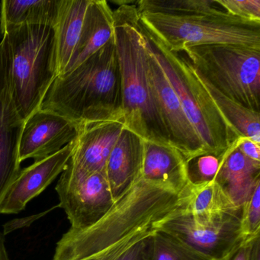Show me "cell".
Listing matches in <instances>:
<instances>
[{"mask_svg":"<svg viewBox=\"0 0 260 260\" xmlns=\"http://www.w3.org/2000/svg\"><path fill=\"white\" fill-rule=\"evenodd\" d=\"M177 208L176 192L140 176L96 223L65 233L56 245L53 260H81L100 255L128 239L159 229Z\"/></svg>","mask_w":260,"mask_h":260,"instance_id":"obj_1","label":"cell"},{"mask_svg":"<svg viewBox=\"0 0 260 260\" xmlns=\"http://www.w3.org/2000/svg\"><path fill=\"white\" fill-rule=\"evenodd\" d=\"M41 109L81 124L121 120L122 92L115 38L77 68L56 77Z\"/></svg>","mask_w":260,"mask_h":260,"instance_id":"obj_2","label":"cell"},{"mask_svg":"<svg viewBox=\"0 0 260 260\" xmlns=\"http://www.w3.org/2000/svg\"><path fill=\"white\" fill-rule=\"evenodd\" d=\"M113 20L124 127L146 142L174 147L156 112L150 91L146 68L147 50L135 4H120L113 11Z\"/></svg>","mask_w":260,"mask_h":260,"instance_id":"obj_3","label":"cell"},{"mask_svg":"<svg viewBox=\"0 0 260 260\" xmlns=\"http://www.w3.org/2000/svg\"><path fill=\"white\" fill-rule=\"evenodd\" d=\"M12 94L25 121L40 109L47 91L58 76L55 31L46 25H24L3 31Z\"/></svg>","mask_w":260,"mask_h":260,"instance_id":"obj_4","label":"cell"},{"mask_svg":"<svg viewBox=\"0 0 260 260\" xmlns=\"http://www.w3.org/2000/svg\"><path fill=\"white\" fill-rule=\"evenodd\" d=\"M140 27L146 47L160 66L208 153L223 154L240 135L220 115L185 54L170 51L141 22Z\"/></svg>","mask_w":260,"mask_h":260,"instance_id":"obj_5","label":"cell"},{"mask_svg":"<svg viewBox=\"0 0 260 260\" xmlns=\"http://www.w3.org/2000/svg\"><path fill=\"white\" fill-rule=\"evenodd\" d=\"M180 51L219 92L260 113V49L208 45L184 47Z\"/></svg>","mask_w":260,"mask_h":260,"instance_id":"obj_6","label":"cell"},{"mask_svg":"<svg viewBox=\"0 0 260 260\" xmlns=\"http://www.w3.org/2000/svg\"><path fill=\"white\" fill-rule=\"evenodd\" d=\"M141 23L172 51L184 47L233 45L260 49V24L220 14L177 16L139 13Z\"/></svg>","mask_w":260,"mask_h":260,"instance_id":"obj_7","label":"cell"},{"mask_svg":"<svg viewBox=\"0 0 260 260\" xmlns=\"http://www.w3.org/2000/svg\"><path fill=\"white\" fill-rule=\"evenodd\" d=\"M240 211L212 219L193 217L176 209L159 230L176 236L216 260H231L243 246Z\"/></svg>","mask_w":260,"mask_h":260,"instance_id":"obj_8","label":"cell"},{"mask_svg":"<svg viewBox=\"0 0 260 260\" xmlns=\"http://www.w3.org/2000/svg\"><path fill=\"white\" fill-rule=\"evenodd\" d=\"M55 189L71 229L77 231L96 223L115 202L105 171L83 173L68 164Z\"/></svg>","mask_w":260,"mask_h":260,"instance_id":"obj_9","label":"cell"},{"mask_svg":"<svg viewBox=\"0 0 260 260\" xmlns=\"http://www.w3.org/2000/svg\"><path fill=\"white\" fill-rule=\"evenodd\" d=\"M146 50V68L150 91L156 112L167 130L172 145L180 152L186 162L196 156L209 153L187 118L176 92L159 63L147 47Z\"/></svg>","mask_w":260,"mask_h":260,"instance_id":"obj_10","label":"cell"},{"mask_svg":"<svg viewBox=\"0 0 260 260\" xmlns=\"http://www.w3.org/2000/svg\"><path fill=\"white\" fill-rule=\"evenodd\" d=\"M25 121L16 109L4 43H0V207L20 173L19 145Z\"/></svg>","mask_w":260,"mask_h":260,"instance_id":"obj_11","label":"cell"},{"mask_svg":"<svg viewBox=\"0 0 260 260\" xmlns=\"http://www.w3.org/2000/svg\"><path fill=\"white\" fill-rule=\"evenodd\" d=\"M80 124L52 111L38 109L25 121L19 145V161L41 160L76 141Z\"/></svg>","mask_w":260,"mask_h":260,"instance_id":"obj_12","label":"cell"},{"mask_svg":"<svg viewBox=\"0 0 260 260\" xmlns=\"http://www.w3.org/2000/svg\"><path fill=\"white\" fill-rule=\"evenodd\" d=\"M76 141L57 153L35 161L21 170L1 204L0 214H19L30 201L46 189L66 168L75 148Z\"/></svg>","mask_w":260,"mask_h":260,"instance_id":"obj_13","label":"cell"},{"mask_svg":"<svg viewBox=\"0 0 260 260\" xmlns=\"http://www.w3.org/2000/svg\"><path fill=\"white\" fill-rule=\"evenodd\" d=\"M75 148L68 164L83 173L105 171L108 158L124 128L121 120L80 124Z\"/></svg>","mask_w":260,"mask_h":260,"instance_id":"obj_14","label":"cell"},{"mask_svg":"<svg viewBox=\"0 0 260 260\" xmlns=\"http://www.w3.org/2000/svg\"><path fill=\"white\" fill-rule=\"evenodd\" d=\"M144 144V140L124 127L112 149L105 173L115 201L141 176Z\"/></svg>","mask_w":260,"mask_h":260,"instance_id":"obj_15","label":"cell"},{"mask_svg":"<svg viewBox=\"0 0 260 260\" xmlns=\"http://www.w3.org/2000/svg\"><path fill=\"white\" fill-rule=\"evenodd\" d=\"M239 138L222 154L220 170L214 180L234 205L241 208L260 184V164L241 153L238 148Z\"/></svg>","mask_w":260,"mask_h":260,"instance_id":"obj_16","label":"cell"},{"mask_svg":"<svg viewBox=\"0 0 260 260\" xmlns=\"http://www.w3.org/2000/svg\"><path fill=\"white\" fill-rule=\"evenodd\" d=\"M113 39V11L105 0H90L78 42L63 74L75 69Z\"/></svg>","mask_w":260,"mask_h":260,"instance_id":"obj_17","label":"cell"},{"mask_svg":"<svg viewBox=\"0 0 260 260\" xmlns=\"http://www.w3.org/2000/svg\"><path fill=\"white\" fill-rule=\"evenodd\" d=\"M141 178L179 194L188 183L187 162L175 147L146 142Z\"/></svg>","mask_w":260,"mask_h":260,"instance_id":"obj_18","label":"cell"},{"mask_svg":"<svg viewBox=\"0 0 260 260\" xmlns=\"http://www.w3.org/2000/svg\"><path fill=\"white\" fill-rule=\"evenodd\" d=\"M178 209L194 217L212 219L237 212L234 205L217 181L203 183L188 182L178 194Z\"/></svg>","mask_w":260,"mask_h":260,"instance_id":"obj_19","label":"cell"},{"mask_svg":"<svg viewBox=\"0 0 260 260\" xmlns=\"http://www.w3.org/2000/svg\"><path fill=\"white\" fill-rule=\"evenodd\" d=\"M63 0H4L0 4V35L10 27L46 25L54 28Z\"/></svg>","mask_w":260,"mask_h":260,"instance_id":"obj_20","label":"cell"},{"mask_svg":"<svg viewBox=\"0 0 260 260\" xmlns=\"http://www.w3.org/2000/svg\"><path fill=\"white\" fill-rule=\"evenodd\" d=\"M90 0H63L54 27L58 75L63 74L78 42L85 13Z\"/></svg>","mask_w":260,"mask_h":260,"instance_id":"obj_21","label":"cell"},{"mask_svg":"<svg viewBox=\"0 0 260 260\" xmlns=\"http://www.w3.org/2000/svg\"><path fill=\"white\" fill-rule=\"evenodd\" d=\"M193 70L211 101L231 128L240 137L249 138L260 144L259 112L250 110L228 98L199 75L194 68Z\"/></svg>","mask_w":260,"mask_h":260,"instance_id":"obj_22","label":"cell"},{"mask_svg":"<svg viewBox=\"0 0 260 260\" xmlns=\"http://www.w3.org/2000/svg\"><path fill=\"white\" fill-rule=\"evenodd\" d=\"M135 5L139 13L177 16L226 13L217 0H141Z\"/></svg>","mask_w":260,"mask_h":260,"instance_id":"obj_23","label":"cell"},{"mask_svg":"<svg viewBox=\"0 0 260 260\" xmlns=\"http://www.w3.org/2000/svg\"><path fill=\"white\" fill-rule=\"evenodd\" d=\"M151 260H216L173 234L158 229L152 236Z\"/></svg>","mask_w":260,"mask_h":260,"instance_id":"obj_24","label":"cell"},{"mask_svg":"<svg viewBox=\"0 0 260 260\" xmlns=\"http://www.w3.org/2000/svg\"><path fill=\"white\" fill-rule=\"evenodd\" d=\"M240 229L243 245L260 237V184L242 205Z\"/></svg>","mask_w":260,"mask_h":260,"instance_id":"obj_25","label":"cell"},{"mask_svg":"<svg viewBox=\"0 0 260 260\" xmlns=\"http://www.w3.org/2000/svg\"><path fill=\"white\" fill-rule=\"evenodd\" d=\"M222 155L205 153L187 162L188 182L198 184L214 180L221 164Z\"/></svg>","mask_w":260,"mask_h":260,"instance_id":"obj_26","label":"cell"},{"mask_svg":"<svg viewBox=\"0 0 260 260\" xmlns=\"http://www.w3.org/2000/svg\"><path fill=\"white\" fill-rule=\"evenodd\" d=\"M230 16L246 22L260 24V0H217Z\"/></svg>","mask_w":260,"mask_h":260,"instance_id":"obj_27","label":"cell"},{"mask_svg":"<svg viewBox=\"0 0 260 260\" xmlns=\"http://www.w3.org/2000/svg\"><path fill=\"white\" fill-rule=\"evenodd\" d=\"M153 234L135 243L116 260H151Z\"/></svg>","mask_w":260,"mask_h":260,"instance_id":"obj_28","label":"cell"},{"mask_svg":"<svg viewBox=\"0 0 260 260\" xmlns=\"http://www.w3.org/2000/svg\"><path fill=\"white\" fill-rule=\"evenodd\" d=\"M238 148L241 153L251 160L260 164V144L245 137H240Z\"/></svg>","mask_w":260,"mask_h":260,"instance_id":"obj_29","label":"cell"},{"mask_svg":"<svg viewBox=\"0 0 260 260\" xmlns=\"http://www.w3.org/2000/svg\"><path fill=\"white\" fill-rule=\"evenodd\" d=\"M260 242V237L243 245L231 260H252L255 246Z\"/></svg>","mask_w":260,"mask_h":260,"instance_id":"obj_30","label":"cell"},{"mask_svg":"<svg viewBox=\"0 0 260 260\" xmlns=\"http://www.w3.org/2000/svg\"><path fill=\"white\" fill-rule=\"evenodd\" d=\"M81 260H93L92 258H83V259Z\"/></svg>","mask_w":260,"mask_h":260,"instance_id":"obj_31","label":"cell"}]
</instances>
